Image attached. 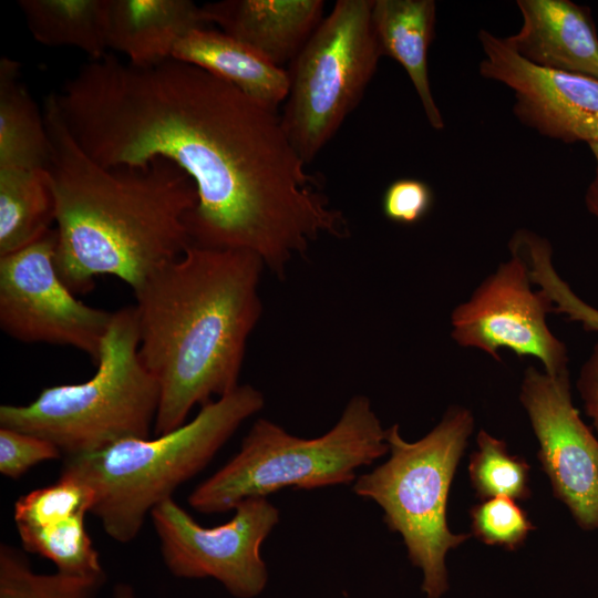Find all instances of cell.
I'll return each mask as SVG.
<instances>
[{"label": "cell", "mask_w": 598, "mask_h": 598, "mask_svg": "<svg viewBox=\"0 0 598 598\" xmlns=\"http://www.w3.org/2000/svg\"><path fill=\"white\" fill-rule=\"evenodd\" d=\"M520 29L505 42L545 69L598 80V35L588 8L569 0H518Z\"/></svg>", "instance_id": "5bb4252c"}, {"label": "cell", "mask_w": 598, "mask_h": 598, "mask_svg": "<svg viewBox=\"0 0 598 598\" xmlns=\"http://www.w3.org/2000/svg\"><path fill=\"white\" fill-rule=\"evenodd\" d=\"M32 37L50 47H73L91 60L107 54L109 0H20Z\"/></svg>", "instance_id": "44dd1931"}, {"label": "cell", "mask_w": 598, "mask_h": 598, "mask_svg": "<svg viewBox=\"0 0 598 598\" xmlns=\"http://www.w3.org/2000/svg\"><path fill=\"white\" fill-rule=\"evenodd\" d=\"M43 114L61 279L74 293L92 290L94 279L105 275L137 290L192 245L193 182L164 159L137 167L100 165L71 134L54 93L45 99Z\"/></svg>", "instance_id": "7a4b0ae2"}, {"label": "cell", "mask_w": 598, "mask_h": 598, "mask_svg": "<svg viewBox=\"0 0 598 598\" xmlns=\"http://www.w3.org/2000/svg\"><path fill=\"white\" fill-rule=\"evenodd\" d=\"M577 390L585 412L598 432V342L580 368Z\"/></svg>", "instance_id": "f1b7e54d"}, {"label": "cell", "mask_w": 598, "mask_h": 598, "mask_svg": "<svg viewBox=\"0 0 598 598\" xmlns=\"http://www.w3.org/2000/svg\"><path fill=\"white\" fill-rule=\"evenodd\" d=\"M52 228L32 244L0 256V327L20 342L65 346L96 364L113 312L75 298L55 266Z\"/></svg>", "instance_id": "30bf717a"}, {"label": "cell", "mask_w": 598, "mask_h": 598, "mask_svg": "<svg viewBox=\"0 0 598 598\" xmlns=\"http://www.w3.org/2000/svg\"><path fill=\"white\" fill-rule=\"evenodd\" d=\"M483 78L514 92L516 117L543 136L564 143L598 135V80L537 66L517 54L504 39L481 30Z\"/></svg>", "instance_id": "4fadbf2b"}, {"label": "cell", "mask_w": 598, "mask_h": 598, "mask_svg": "<svg viewBox=\"0 0 598 598\" xmlns=\"http://www.w3.org/2000/svg\"><path fill=\"white\" fill-rule=\"evenodd\" d=\"M389 453L386 429L368 396H352L324 434L303 439L267 419H258L238 452L188 496L206 515L234 509L251 497L279 489H316L350 484L357 471Z\"/></svg>", "instance_id": "8992f818"}, {"label": "cell", "mask_w": 598, "mask_h": 598, "mask_svg": "<svg viewBox=\"0 0 598 598\" xmlns=\"http://www.w3.org/2000/svg\"><path fill=\"white\" fill-rule=\"evenodd\" d=\"M477 450L472 453L468 477L480 499L505 496L515 501L529 498L530 466L525 458L509 453L506 442L480 430Z\"/></svg>", "instance_id": "d4e9b609"}, {"label": "cell", "mask_w": 598, "mask_h": 598, "mask_svg": "<svg viewBox=\"0 0 598 598\" xmlns=\"http://www.w3.org/2000/svg\"><path fill=\"white\" fill-rule=\"evenodd\" d=\"M372 7L373 0H338L290 63L280 118L306 164L360 103L383 56Z\"/></svg>", "instance_id": "ba28073f"}, {"label": "cell", "mask_w": 598, "mask_h": 598, "mask_svg": "<svg viewBox=\"0 0 598 598\" xmlns=\"http://www.w3.org/2000/svg\"><path fill=\"white\" fill-rule=\"evenodd\" d=\"M114 598H136V596L130 585L117 584L114 588Z\"/></svg>", "instance_id": "4dcf8cb0"}, {"label": "cell", "mask_w": 598, "mask_h": 598, "mask_svg": "<svg viewBox=\"0 0 598 598\" xmlns=\"http://www.w3.org/2000/svg\"><path fill=\"white\" fill-rule=\"evenodd\" d=\"M134 306L113 311L95 373L86 381L44 388L24 405L0 406V426L53 443L63 457L150 439L159 386L138 353Z\"/></svg>", "instance_id": "5b68a950"}, {"label": "cell", "mask_w": 598, "mask_h": 598, "mask_svg": "<svg viewBox=\"0 0 598 598\" xmlns=\"http://www.w3.org/2000/svg\"><path fill=\"white\" fill-rule=\"evenodd\" d=\"M509 252V258L452 310L451 338L460 347L480 350L495 361H501L499 351L506 349L517 357L538 360L550 375L569 372L567 347L547 321L554 305L542 289H533L526 260Z\"/></svg>", "instance_id": "8fae6325"}, {"label": "cell", "mask_w": 598, "mask_h": 598, "mask_svg": "<svg viewBox=\"0 0 598 598\" xmlns=\"http://www.w3.org/2000/svg\"><path fill=\"white\" fill-rule=\"evenodd\" d=\"M433 0H373L372 24L382 54L399 62L408 73L430 125L444 128L427 72V50L434 34Z\"/></svg>", "instance_id": "ac0fdd59"}, {"label": "cell", "mask_w": 598, "mask_h": 598, "mask_svg": "<svg viewBox=\"0 0 598 598\" xmlns=\"http://www.w3.org/2000/svg\"><path fill=\"white\" fill-rule=\"evenodd\" d=\"M473 535L488 546L516 550L535 529L527 513L515 499L496 496L483 499L471 511Z\"/></svg>", "instance_id": "484cf974"}, {"label": "cell", "mask_w": 598, "mask_h": 598, "mask_svg": "<svg viewBox=\"0 0 598 598\" xmlns=\"http://www.w3.org/2000/svg\"><path fill=\"white\" fill-rule=\"evenodd\" d=\"M474 430L472 412L452 405L422 439L409 442L399 424L386 429L389 460L352 483L353 493L383 511L386 527L401 535L412 565L422 573L426 598L448 590L446 554L471 535L454 534L446 519L451 484Z\"/></svg>", "instance_id": "52a82bcc"}, {"label": "cell", "mask_w": 598, "mask_h": 598, "mask_svg": "<svg viewBox=\"0 0 598 598\" xmlns=\"http://www.w3.org/2000/svg\"><path fill=\"white\" fill-rule=\"evenodd\" d=\"M105 581V571L94 575L59 570L35 573L22 551L1 544L0 598H95Z\"/></svg>", "instance_id": "603a6c76"}, {"label": "cell", "mask_w": 598, "mask_h": 598, "mask_svg": "<svg viewBox=\"0 0 598 598\" xmlns=\"http://www.w3.org/2000/svg\"><path fill=\"white\" fill-rule=\"evenodd\" d=\"M86 514L62 516L39 526L17 527L24 550L51 560L56 570L74 575L103 573L99 553L85 527Z\"/></svg>", "instance_id": "7402d4cb"}, {"label": "cell", "mask_w": 598, "mask_h": 598, "mask_svg": "<svg viewBox=\"0 0 598 598\" xmlns=\"http://www.w3.org/2000/svg\"><path fill=\"white\" fill-rule=\"evenodd\" d=\"M202 7L189 0H109L107 48L138 66L172 59L186 34L207 27Z\"/></svg>", "instance_id": "2e32d148"}, {"label": "cell", "mask_w": 598, "mask_h": 598, "mask_svg": "<svg viewBox=\"0 0 598 598\" xmlns=\"http://www.w3.org/2000/svg\"><path fill=\"white\" fill-rule=\"evenodd\" d=\"M588 145L596 159V172L590 185L587 188L585 195V203L589 213L598 221V135L595 140L589 142Z\"/></svg>", "instance_id": "f546056e"}, {"label": "cell", "mask_w": 598, "mask_h": 598, "mask_svg": "<svg viewBox=\"0 0 598 598\" xmlns=\"http://www.w3.org/2000/svg\"><path fill=\"white\" fill-rule=\"evenodd\" d=\"M322 0H224L202 6L207 23L272 64L292 62L323 20Z\"/></svg>", "instance_id": "9a60e30c"}, {"label": "cell", "mask_w": 598, "mask_h": 598, "mask_svg": "<svg viewBox=\"0 0 598 598\" xmlns=\"http://www.w3.org/2000/svg\"><path fill=\"white\" fill-rule=\"evenodd\" d=\"M172 59L198 66L277 111L289 92V75L258 52L221 31L196 29L176 44Z\"/></svg>", "instance_id": "e0dca14e"}, {"label": "cell", "mask_w": 598, "mask_h": 598, "mask_svg": "<svg viewBox=\"0 0 598 598\" xmlns=\"http://www.w3.org/2000/svg\"><path fill=\"white\" fill-rule=\"evenodd\" d=\"M50 141L44 114L20 78V64L0 60V167L47 168Z\"/></svg>", "instance_id": "d6986e66"}, {"label": "cell", "mask_w": 598, "mask_h": 598, "mask_svg": "<svg viewBox=\"0 0 598 598\" xmlns=\"http://www.w3.org/2000/svg\"><path fill=\"white\" fill-rule=\"evenodd\" d=\"M62 456L53 443L42 437L0 426V472L9 478L17 480L37 464Z\"/></svg>", "instance_id": "4316f807"}, {"label": "cell", "mask_w": 598, "mask_h": 598, "mask_svg": "<svg viewBox=\"0 0 598 598\" xmlns=\"http://www.w3.org/2000/svg\"><path fill=\"white\" fill-rule=\"evenodd\" d=\"M265 405L249 384L204 404L193 420L154 439H126L100 451L64 457L60 475L93 493V514L105 533L126 544L178 486L202 472L238 427Z\"/></svg>", "instance_id": "277c9868"}, {"label": "cell", "mask_w": 598, "mask_h": 598, "mask_svg": "<svg viewBox=\"0 0 598 598\" xmlns=\"http://www.w3.org/2000/svg\"><path fill=\"white\" fill-rule=\"evenodd\" d=\"M81 148L104 167L171 162L193 182V246L278 267L324 226V178L309 173L277 111L193 64L91 60L54 93Z\"/></svg>", "instance_id": "6da1fadb"}, {"label": "cell", "mask_w": 598, "mask_h": 598, "mask_svg": "<svg viewBox=\"0 0 598 598\" xmlns=\"http://www.w3.org/2000/svg\"><path fill=\"white\" fill-rule=\"evenodd\" d=\"M225 524L204 527L173 498L151 512L169 573L178 578H213L236 598H255L268 582L261 546L280 522L268 497L240 502Z\"/></svg>", "instance_id": "9c48e42d"}, {"label": "cell", "mask_w": 598, "mask_h": 598, "mask_svg": "<svg viewBox=\"0 0 598 598\" xmlns=\"http://www.w3.org/2000/svg\"><path fill=\"white\" fill-rule=\"evenodd\" d=\"M508 248L526 260L533 283L549 297L554 312L578 322L586 331L598 332V309L578 297L557 272L553 249L546 238L528 229H518Z\"/></svg>", "instance_id": "cb8c5ba5"}, {"label": "cell", "mask_w": 598, "mask_h": 598, "mask_svg": "<svg viewBox=\"0 0 598 598\" xmlns=\"http://www.w3.org/2000/svg\"><path fill=\"white\" fill-rule=\"evenodd\" d=\"M54 223L48 168L0 167V256L38 240Z\"/></svg>", "instance_id": "ffe728a7"}, {"label": "cell", "mask_w": 598, "mask_h": 598, "mask_svg": "<svg viewBox=\"0 0 598 598\" xmlns=\"http://www.w3.org/2000/svg\"><path fill=\"white\" fill-rule=\"evenodd\" d=\"M519 401L555 497L581 529H598V441L573 404L569 372L526 368Z\"/></svg>", "instance_id": "7c38bea8"}, {"label": "cell", "mask_w": 598, "mask_h": 598, "mask_svg": "<svg viewBox=\"0 0 598 598\" xmlns=\"http://www.w3.org/2000/svg\"><path fill=\"white\" fill-rule=\"evenodd\" d=\"M264 268L250 251L190 245L133 291L138 353L159 386L155 435L239 385Z\"/></svg>", "instance_id": "3957f363"}, {"label": "cell", "mask_w": 598, "mask_h": 598, "mask_svg": "<svg viewBox=\"0 0 598 598\" xmlns=\"http://www.w3.org/2000/svg\"><path fill=\"white\" fill-rule=\"evenodd\" d=\"M433 193L419 179L401 178L392 182L384 192V216L398 224L412 225L420 221L431 209Z\"/></svg>", "instance_id": "83f0119b"}]
</instances>
